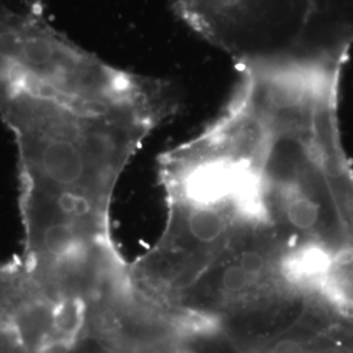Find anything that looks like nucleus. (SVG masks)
I'll return each mask as SVG.
<instances>
[{
    "label": "nucleus",
    "instance_id": "0eeeda50",
    "mask_svg": "<svg viewBox=\"0 0 353 353\" xmlns=\"http://www.w3.org/2000/svg\"><path fill=\"white\" fill-rule=\"evenodd\" d=\"M239 263L255 279L259 278L265 271V259L259 252H242Z\"/></svg>",
    "mask_w": 353,
    "mask_h": 353
},
{
    "label": "nucleus",
    "instance_id": "423d86ee",
    "mask_svg": "<svg viewBox=\"0 0 353 353\" xmlns=\"http://www.w3.org/2000/svg\"><path fill=\"white\" fill-rule=\"evenodd\" d=\"M254 281L255 278L252 276L240 263L229 265L221 272L220 288L224 292V294L229 296L242 294L252 288Z\"/></svg>",
    "mask_w": 353,
    "mask_h": 353
},
{
    "label": "nucleus",
    "instance_id": "39448f33",
    "mask_svg": "<svg viewBox=\"0 0 353 353\" xmlns=\"http://www.w3.org/2000/svg\"><path fill=\"white\" fill-rule=\"evenodd\" d=\"M299 179L280 185L283 191V211L285 220L299 230H312L319 221V204L303 190L296 189Z\"/></svg>",
    "mask_w": 353,
    "mask_h": 353
},
{
    "label": "nucleus",
    "instance_id": "20e7f679",
    "mask_svg": "<svg viewBox=\"0 0 353 353\" xmlns=\"http://www.w3.org/2000/svg\"><path fill=\"white\" fill-rule=\"evenodd\" d=\"M227 217L214 207L190 205L183 217V229L189 232L191 239L202 243L212 245L221 240L228 229Z\"/></svg>",
    "mask_w": 353,
    "mask_h": 353
},
{
    "label": "nucleus",
    "instance_id": "7ed1b4c3",
    "mask_svg": "<svg viewBox=\"0 0 353 353\" xmlns=\"http://www.w3.org/2000/svg\"><path fill=\"white\" fill-rule=\"evenodd\" d=\"M332 261L316 245H306L288 254L281 263L284 279L299 287H322L330 278Z\"/></svg>",
    "mask_w": 353,
    "mask_h": 353
},
{
    "label": "nucleus",
    "instance_id": "f03ea898",
    "mask_svg": "<svg viewBox=\"0 0 353 353\" xmlns=\"http://www.w3.org/2000/svg\"><path fill=\"white\" fill-rule=\"evenodd\" d=\"M173 6L240 71L341 74L353 46V0H173Z\"/></svg>",
    "mask_w": 353,
    "mask_h": 353
},
{
    "label": "nucleus",
    "instance_id": "f257e3e1",
    "mask_svg": "<svg viewBox=\"0 0 353 353\" xmlns=\"http://www.w3.org/2000/svg\"><path fill=\"white\" fill-rule=\"evenodd\" d=\"M172 85L59 37L0 52V115L12 132L20 202L75 217L106 202L141 141L173 110Z\"/></svg>",
    "mask_w": 353,
    "mask_h": 353
}]
</instances>
